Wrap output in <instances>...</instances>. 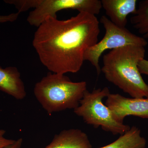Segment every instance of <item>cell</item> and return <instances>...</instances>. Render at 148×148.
Here are the masks:
<instances>
[{
	"instance_id": "cell-2",
	"label": "cell",
	"mask_w": 148,
	"mask_h": 148,
	"mask_svg": "<svg viewBox=\"0 0 148 148\" xmlns=\"http://www.w3.org/2000/svg\"><path fill=\"white\" fill-rule=\"evenodd\" d=\"M145 47L127 45L111 50L103 56L101 72L106 79L133 98H148V85L138 67L145 58Z\"/></svg>"
},
{
	"instance_id": "cell-3",
	"label": "cell",
	"mask_w": 148,
	"mask_h": 148,
	"mask_svg": "<svg viewBox=\"0 0 148 148\" xmlns=\"http://www.w3.org/2000/svg\"><path fill=\"white\" fill-rule=\"evenodd\" d=\"M87 90L86 82H73L64 75L49 72L35 84L34 93L48 114L75 109Z\"/></svg>"
},
{
	"instance_id": "cell-1",
	"label": "cell",
	"mask_w": 148,
	"mask_h": 148,
	"mask_svg": "<svg viewBox=\"0 0 148 148\" xmlns=\"http://www.w3.org/2000/svg\"><path fill=\"white\" fill-rule=\"evenodd\" d=\"M100 24L96 16L86 12L64 20L48 17L38 27L33 46L40 61L54 73H76L84 55L98 42Z\"/></svg>"
},
{
	"instance_id": "cell-10",
	"label": "cell",
	"mask_w": 148,
	"mask_h": 148,
	"mask_svg": "<svg viewBox=\"0 0 148 148\" xmlns=\"http://www.w3.org/2000/svg\"><path fill=\"white\" fill-rule=\"evenodd\" d=\"M88 136L78 129L65 130L56 135L44 148H92Z\"/></svg>"
},
{
	"instance_id": "cell-6",
	"label": "cell",
	"mask_w": 148,
	"mask_h": 148,
	"mask_svg": "<svg viewBox=\"0 0 148 148\" xmlns=\"http://www.w3.org/2000/svg\"><path fill=\"white\" fill-rule=\"evenodd\" d=\"M102 8L100 0H36L35 8L29 14L27 21L38 27L48 17L57 18L56 13L63 10H75L95 16Z\"/></svg>"
},
{
	"instance_id": "cell-7",
	"label": "cell",
	"mask_w": 148,
	"mask_h": 148,
	"mask_svg": "<svg viewBox=\"0 0 148 148\" xmlns=\"http://www.w3.org/2000/svg\"><path fill=\"white\" fill-rule=\"evenodd\" d=\"M105 105L119 122L123 123L124 119L130 115L148 119V98H128L110 93Z\"/></svg>"
},
{
	"instance_id": "cell-12",
	"label": "cell",
	"mask_w": 148,
	"mask_h": 148,
	"mask_svg": "<svg viewBox=\"0 0 148 148\" xmlns=\"http://www.w3.org/2000/svg\"><path fill=\"white\" fill-rule=\"evenodd\" d=\"M130 20L132 26L143 38H148V0L140 1L136 13Z\"/></svg>"
},
{
	"instance_id": "cell-8",
	"label": "cell",
	"mask_w": 148,
	"mask_h": 148,
	"mask_svg": "<svg viewBox=\"0 0 148 148\" xmlns=\"http://www.w3.org/2000/svg\"><path fill=\"white\" fill-rule=\"evenodd\" d=\"M102 8L109 19L120 27H126L127 16L137 11V0H101Z\"/></svg>"
},
{
	"instance_id": "cell-13",
	"label": "cell",
	"mask_w": 148,
	"mask_h": 148,
	"mask_svg": "<svg viewBox=\"0 0 148 148\" xmlns=\"http://www.w3.org/2000/svg\"><path fill=\"white\" fill-rule=\"evenodd\" d=\"M19 13H12L8 15H0V23H5V22H12L16 21L19 16Z\"/></svg>"
},
{
	"instance_id": "cell-14",
	"label": "cell",
	"mask_w": 148,
	"mask_h": 148,
	"mask_svg": "<svg viewBox=\"0 0 148 148\" xmlns=\"http://www.w3.org/2000/svg\"><path fill=\"white\" fill-rule=\"evenodd\" d=\"M6 131L4 130H0V148H3L12 144L15 140L6 139L4 137Z\"/></svg>"
},
{
	"instance_id": "cell-9",
	"label": "cell",
	"mask_w": 148,
	"mask_h": 148,
	"mask_svg": "<svg viewBox=\"0 0 148 148\" xmlns=\"http://www.w3.org/2000/svg\"><path fill=\"white\" fill-rule=\"evenodd\" d=\"M0 90L17 100H22L27 95L21 75L15 67L0 66Z\"/></svg>"
},
{
	"instance_id": "cell-4",
	"label": "cell",
	"mask_w": 148,
	"mask_h": 148,
	"mask_svg": "<svg viewBox=\"0 0 148 148\" xmlns=\"http://www.w3.org/2000/svg\"><path fill=\"white\" fill-rule=\"evenodd\" d=\"M110 93L107 87L95 89L92 92L86 90L79 106L74 109V112L82 117L86 123L95 128L101 127L114 135H122L130 127L116 120L110 109L103 104V99L107 98Z\"/></svg>"
},
{
	"instance_id": "cell-11",
	"label": "cell",
	"mask_w": 148,
	"mask_h": 148,
	"mask_svg": "<svg viewBox=\"0 0 148 148\" xmlns=\"http://www.w3.org/2000/svg\"><path fill=\"white\" fill-rule=\"evenodd\" d=\"M146 144L147 141L141 136L140 130L132 126L112 143L98 148H145Z\"/></svg>"
},
{
	"instance_id": "cell-16",
	"label": "cell",
	"mask_w": 148,
	"mask_h": 148,
	"mask_svg": "<svg viewBox=\"0 0 148 148\" xmlns=\"http://www.w3.org/2000/svg\"><path fill=\"white\" fill-rule=\"evenodd\" d=\"M23 140L21 138L15 140L12 144L5 147L3 148H21Z\"/></svg>"
},
{
	"instance_id": "cell-5",
	"label": "cell",
	"mask_w": 148,
	"mask_h": 148,
	"mask_svg": "<svg viewBox=\"0 0 148 148\" xmlns=\"http://www.w3.org/2000/svg\"><path fill=\"white\" fill-rule=\"evenodd\" d=\"M100 22L105 29V35L101 41L89 48L84 55V61H89L94 66L98 75L101 72L100 58L106 51L130 45L145 47L147 45L145 39L133 34L126 27H118L107 16H102Z\"/></svg>"
},
{
	"instance_id": "cell-15",
	"label": "cell",
	"mask_w": 148,
	"mask_h": 148,
	"mask_svg": "<svg viewBox=\"0 0 148 148\" xmlns=\"http://www.w3.org/2000/svg\"><path fill=\"white\" fill-rule=\"evenodd\" d=\"M138 67L140 73L148 76V60L144 58L140 61Z\"/></svg>"
}]
</instances>
